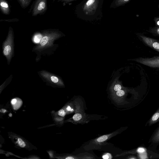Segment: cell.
<instances>
[{"mask_svg": "<svg viewBox=\"0 0 159 159\" xmlns=\"http://www.w3.org/2000/svg\"><path fill=\"white\" fill-rule=\"evenodd\" d=\"M104 0H82L75 7V13L78 18L90 22L101 19Z\"/></svg>", "mask_w": 159, "mask_h": 159, "instance_id": "obj_1", "label": "cell"}, {"mask_svg": "<svg viewBox=\"0 0 159 159\" xmlns=\"http://www.w3.org/2000/svg\"><path fill=\"white\" fill-rule=\"evenodd\" d=\"M123 129V128H120L110 134L102 135L93 139L85 145L84 148L87 150L100 149L101 147L106 144L107 140L120 133Z\"/></svg>", "mask_w": 159, "mask_h": 159, "instance_id": "obj_2", "label": "cell"}, {"mask_svg": "<svg viewBox=\"0 0 159 159\" xmlns=\"http://www.w3.org/2000/svg\"><path fill=\"white\" fill-rule=\"evenodd\" d=\"M47 9V0H34L28 12L35 16L44 14Z\"/></svg>", "mask_w": 159, "mask_h": 159, "instance_id": "obj_3", "label": "cell"}, {"mask_svg": "<svg viewBox=\"0 0 159 159\" xmlns=\"http://www.w3.org/2000/svg\"><path fill=\"white\" fill-rule=\"evenodd\" d=\"M82 101L77 100L75 102V113L73 116L74 121L78 124H84L87 122L88 118L84 111Z\"/></svg>", "mask_w": 159, "mask_h": 159, "instance_id": "obj_4", "label": "cell"}, {"mask_svg": "<svg viewBox=\"0 0 159 159\" xmlns=\"http://www.w3.org/2000/svg\"><path fill=\"white\" fill-rule=\"evenodd\" d=\"M134 60L149 67L159 68V56L149 58H138Z\"/></svg>", "mask_w": 159, "mask_h": 159, "instance_id": "obj_5", "label": "cell"}, {"mask_svg": "<svg viewBox=\"0 0 159 159\" xmlns=\"http://www.w3.org/2000/svg\"><path fill=\"white\" fill-rule=\"evenodd\" d=\"M143 41L148 46L159 52V43L152 38L143 36L139 35Z\"/></svg>", "mask_w": 159, "mask_h": 159, "instance_id": "obj_6", "label": "cell"}, {"mask_svg": "<svg viewBox=\"0 0 159 159\" xmlns=\"http://www.w3.org/2000/svg\"><path fill=\"white\" fill-rule=\"evenodd\" d=\"M0 9L4 15H9L11 13L10 6L6 0H0Z\"/></svg>", "mask_w": 159, "mask_h": 159, "instance_id": "obj_7", "label": "cell"}, {"mask_svg": "<svg viewBox=\"0 0 159 159\" xmlns=\"http://www.w3.org/2000/svg\"><path fill=\"white\" fill-rule=\"evenodd\" d=\"M149 143H151L150 146L151 147H157L159 144V126L152 136Z\"/></svg>", "mask_w": 159, "mask_h": 159, "instance_id": "obj_8", "label": "cell"}, {"mask_svg": "<svg viewBox=\"0 0 159 159\" xmlns=\"http://www.w3.org/2000/svg\"><path fill=\"white\" fill-rule=\"evenodd\" d=\"M125 94L126 91L125 90L121 89L113 93L112 95L113 99L116 102H120Z\"/></svg>", "mask_w": 159, "mask_h": 159, "instance_id": "obj_9", "label": "cell"}, {"mask_svg": "<svg viewBox=\"0 0 159 159\" xmlns=\"http://www.w3.org/2000/svg\"><path fill=\"white\" fill-rule=\"evenodd\" d=\"M132 0H113L111 2L110 7L116 8L119 7L124 6Z\"/></svg>", "mask_w": 159, "mask_h": 159, "instance_id": "obj_10", "label": "cell"}, {"mask_svg": "<svg viewBox=\"0 0 159 159\" xmlns=\"http://www.w3.org/2000/svg\"><path fill=\"white\" fill-rule=\"evenodd\" d=\"M159 121V108L153 114L148 122L149 125H152Z\"/></svg>", "mask_w": 159, "mask_h": 159, "instance_id": "obj_11", "label": "cell"}, {"mask_svg": "<svg viewBox=\"0 0 159 159\" xmlns=\"http://www.w3.org/2000/svg\"><path fill=\"white\" fill-rule=\"evenodd\" d=\"M21 7L25 9L30 4L32 0H17Z\"/></svg>", "mask_w": 159, "mask_h": 159, "instance_id": "obj_12", "label": "cell"}, {"mask_svg": "<svg viewBox=\"0 0 159 159\" xmlns=\"http://www.w3.org/2000/svg\"><path fill=\"white\" fill-rule=\"evenodd\" d=\"M11 46L7 44L3 50V53L5 55L8 56L11 53Z\"/></svg>", "mask_w": 159, "mask_h": 159, "instance_id": "obj_13", "label": "cell"}, {"mask_svg": "<svg viewBox=\"0 0 159 159\" xmlns=\"http://www.w3.org/2000/svg\"><path fill=\"white\" fill-rule=\"evenodd\" d=\"M122 89L121 85L119 84H116L114 85L113 88V93H115Z\"/></svg>", "mask_w": 159, "mask_h": 159, "instance_id": "obj_14", "label": "cell"}, {"mask_svg": "<svg viewBox=\"0 0 159 159\" xmlns=\"http://www.w3.org/2000/svg\"><path fill=\"white\" fill-rule=\"evenodd\" d=\"M0 21H7L9 22H18L19 21V20L17 18L8 19H1L0 20Z\"/></svg>", "mask_w": 159, "mask_h": 159, "instance_id": "obj_15", "label": "cell"}, {"mask_svg": "<svg viewBox=\"0 0 159 159\" xmlns=\"http://www.w3.org/2000/svg\"><path fill=\"white\" fill-rule=\"evenodd\" d=\"M77 0H58L57 2H61L64 5L68 4L70 2Z\"/></svg>", "mask_w": 159, "mask_h": 159, "instance_id": "obj_16", "label": "cell"}, {"mask_svg": "<svg viewBox=\"0 0 159 159\" xmlns=\"http://www.w3.org/2000/svg\"><path fill=\"white\" fill-rule=\"evenodd\" d=\"M18 142L19 145L21 148H24L25 146V144L23 141L20 138L18 139Z\"/></svg>", "mask_w": 159, "mask_h": 159, "instance_id": "obj_17", "label": "cell"}, {"mask_svg": "<svg viewBox=\"0 0 159 159\" xmlns=\"http://www.w3.org/2000/svg\"><path fill=\"white\" fill-rule=\"evenodd\" d=\"M42 36L40 35H38L35 36L34 41L36 43H39L42 39Z\"/></svg>", "mask_w": 159, "mask_h": 159, "instance_id": "obj_18", "label": "cell"}, {"mask_svg": "<svg viewBox=\"0 0 159 159\" xmlns=\"http://www.w3.org/2000/svg\"><path fill=\"white\" fill-rule=\"evenodd\" d=\"M51 80L54 83H57L59 81L58 78L54 76H52L50 78Z\"/></svg>", "mask_w": 159, "mask_h": 159, "instance_id": "obj_19", "label": "cell"}, {"mask_svg": "<svg viewBox=\"0 0 159 159\" xmlns=\"http://www.w3.org/2000/svg\"><path fill=\"white\" fill-rule=\"evenodd\" d=\"M58 114L61 116L64 117L66 114V112L63 109H61L58 111Z\"/></svg>", "mask_w": 159, "mask_h": 159, "instance_id": "obj_20", "label": "cell"}, {"mask_svg": "<svg viewBox=\"0 0 159 159\" xmlns=\"http://www.w3.org/2000/svg\"><path fill=\"white\" fill-rule=\"evenodd\" d=\"M109 154L107 155V154H106L105 155H103L102 156V158L103 159H109V158H111V157L110 156H111V155H109Z\"/></svg>", "mask_w": 159, "mask_h": 159, "instance_id": "obj_21", "label": "cell"}, {"mask_svg": "<svg viewBox=\"0 0 159 159\" xmlns=\"http://www.w3.org/2000/svg\"><path fill=\"white\" fill-rule=\"evenodd\" d=\"M152 29L154 30L156 33L159 35V27H155V28Z\"/></svg>", "mask_w": 159, "mask_h": 159, "instance_id": "obj_22", "label": "cell"}, {"mask_svg": "<svg viewBox=\"0 0 159 159\" xmlns=\"http://www.w3.org/2000/svg\"><path fill=\"white\" fill-rule=\"evenodd\" d=\"M66 109L68 111H70L71 112H73L74 111V109H71L70 107L69 106H67V107L66 108Z\"/></svg>", "mask_w": 159, "mask_h": 159, "instance_id": "obj_23", "label": "cell"}, {"mask_svg": "<svg viewBox=\"0 0 159 159\" xmlns=\"http://www.w3.org/2000/svg\"><path fill=\"white\" fill-rule=\"evenodd\" d=\"M16 101L17 100L16 99H13L11 100V103L12 104H15L16 103Z\"/></svg>", "mask_w": 159, "mask_h": 159, "instance_id": "obj_24", "label": "cell"}, {"mask_svg": "<svg viewBox=\"0 0 159 159\" xmlns=\"http://www.w3.org/2000/svg\"><path fill=\"white\" fill-rule=\"evenodd\" d=\"M138 151L139 152H143V151H144V149H143L139 148V149Z\"/></svg>", "mask_w": 159, "mask_h": 159, "instance_id": "obj_25", "label": "cell"}, {"mask_svg": "<svg viewBox=\"0 0 159 159\" xmlns=\"http://www.w3.org/2000/svg\"><path fill=\"white\" fill-rule=\"evenodd\" d=\"M52 0V2L53 3L56 0Z\"/></svg>", "mask_w": 159, "mask_h": 159, "instance_id": "obj_26", "label": "cell"}, {"mask_svg": "<svg viewBox=\"0 0 159 159\" xmlns=\"http://www.w3.org/2000/svg\"><path fill=\"white\" fill-rule=\"evenodd\" d=\"M9 0L11 1V0Z\"/></svg>", "mask_w": 159, "mask_h": 159, "instance_id": "obj_27", "label": "cell"}]
</instances>
